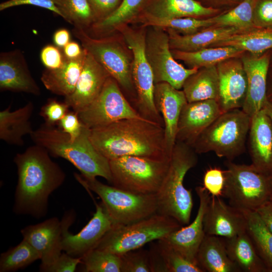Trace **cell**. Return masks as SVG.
<instances>
[{"label":"cell","mask_w":272,"mask_h":272,"mask_svg":"<svg viewBox=\"0 0 272 272\" xmlns=\"http://www.w3.org/2000/svg\"><path fill=\"white\" fill-rule=\"evenodd\" d=\"M78 114L82 123L90 129L126 118L146 119L131 106L117 81L111 76L98 96Z\"/></svg>","instance_id":"13"},{"label":"cell","mask_w":272,"mask_h":272,"mask_svg":"<svg viewBox=\"0 0 272 272\" xmlns=\"http://www.w3.org/2000/svg\"><path fill=\"white\" fill-rule=\"evenodd\" d=\"M24 5H30L53 12L64 19V16L52 0H8L0 4V11Z\"/></svg>","instance_id":"48"},{"label":"cell","mask_w":272,"mask_h":272,"mask_svg":"<svg viewBox=\"0 0 272 272\" xmlns=\"http://www.w3.org/2000/svg\"><path fill=\"white\" fill-rule=\"evenodd\" d=\"M270 69H269L268 75L270 76V87L269 91H267V99L270 97V98H272V66H270Z\"/></svg>","instance_id":"56"},{"label":"cell","mask_w":272,"mask_h":272,"mask_svg":"<svg viewBox=\"0 0 272 272\" xmlns=\"http://www.w3.org/2000/svg\"><path fill=\"white\" fill-rule=\"evenodd\" d=\"M156 244L162 258L166 272H203L195 262L187 259L172 247L162 241Z\"/></svg>","instance_id":"41"},{"label":"cell","mask_w":272,"mask_h":272,"mask_svg":"<svg viewBox=\"0 0 272 272\" xmlns=\"http://www.w3.org/2000/svg\"><path fill=\"white\" fill-rule=\"evenodd\" d=\"M165 30L169 35L171 50L186 52L212 47L233 34L243 32L234 27L214 26L189 35H182L171 29Z\"/></svg>","instance_id":"26"},{"label":"cell","mask_w":272,"mask_h":272,"mask_svg":"<svg viewBox=\"0 0 272 272\" xmlns=\"http://www.w3.org/2000/svg\"><path fill=\"white\" fill-rule=\"evenodd\" d=\"M196 261L204 271L239 272L229 257L222 238L205 235L197 253Z\"/></svg>","instance_id":"30"},{"label":"cell","mask_w":272,"mask_h":272,"mask_svg":"<svg viewBox=\"0 0 272 272\" xmlns=\"http://www.w3.org/2000/svg\"><path fill=\"white\" fill-rule=\"evenodd\" d=\"M146 29L143 26L135 29L125 25L116 31L121 33L132 53L131 75L139 113L146 119L164 126L163 118L154 102V76L146 53Z\"/></svg>","instance_id":"9"},{"label":"cell","mask_w":272,"mask_h":272,"mask_svg":"<svg viewBox=\"0 0 272 272\" xmlns=\"http://www.w3.org/2000/svg\"><path fill=\"white\" fill-rule=\"evenodd\" d=\"M40 257L37 251L25 240L1 254L0 271H15L29 265Z\"/></svg>","instance_id":"38"},{"label":"cell","mask_w":272,"mask_h":272,"mask_svg":"<svg viewBox=\"0 0 272 272\" xmlns=\"http://www.w3.org/2000/svg\"><path fill=\"white\" fill-rule=\"evenodd\" d=\"M271 50L259 55L242 56L247 79L246 98L242 109L250 117L261 110L267 99V82Z\"/></svg>","instance_id":"19"},{"label":"cell","mask_w":272,"mask_h":272,"mask_svg":"<svg viewBox=\"0 0 272 272\" xmlns=\"http://www.w3.org/2000/svg\"><path fill=\"white\" fill-rule=\"evenodd\" d=\"M90 130L85 125L80 135L72 141L60 128L44 123L34 130L30 137L35 145L45 149L50 155L71 163L83 177L93 179L100 176L111 184L109 160L93 146Z\"/></svg>","instance_id":"3"},{"label":"cell","mask_w":272,"mask_h":272,"mask_svg":"<svg viewBox=\"0 0 272 272\" xmlns=\"http://www.w3.org/2000/svg\"><path fill=\"white\" fill-rule=\"evenodd\" d=\"M253 23L257 28L272 29V0H256Z\"/></svg>","instance_id":"45"},{"label":"cell","mask_w":272,"mask_h":272,"mask_svg":"<svg viewBox=\"0 0 272 272\" xmlns=\"http://www.w3.org/2000/svg\"><path fill=\"white\" fill-rule=\"evenodd\" d=\"M169 160L135 156L110 160L111 184L137 194H156L166 174Z\"/></svg>","instance_id":"10"},{"label":"cell","mask_w":272,"mask_h":272,"mask_svg":"<svg viewBox=\"0 0 272 272\" xmlns=\"http://www.w3.org/2000/svg\"><path fill=\"white\" fill-rule=\"evenodd\" d=\"M73 32L83 48L104 67L119 86L131 93L135 91L131 75L132 55L118 39L111 37L92 38L78 27H75Z\"/></svg>","instance_id":"11"},{"label":"cell","mask_w":272,"mask_h":272,"mask_svg":"<svg viewBox=\"0 0 272 272\" xmlns=\"http://www.w3.org/2000/svg\"><path fill=\"white\" fill-rule=\"evenodd\" d=\"M96 149L109 160L126 156L169 160L162 125L147 119L126 118L90 129Z\"/></svg>","instance_id":"2"},{"label":"cell","mask_w":272,"mask_h":272,"mask_svg":"<svg viewBox=\"0 0 272 272\" xmlns=\"http://www.w3.org/2000/svg\"><path fill=\"white\" fill-rule=\"evenodd\" d=\"M225 180L224 170L218 167L210 168L204 174L203 187L211 195L221 197L223 195Z\"/></svg>","instance_id":"43"},{"label":"cell","mask_w":272,"mask_h":272,"mask_svg":"<svg viewBox=\"0 0 272 272\" xmlns=\"http://www.w3.org/2000/svg\"><path fill=\"white\" fill-rule=\"evenodd\" d=\"M213 17L207 19L186 17L160 19L139 15L133 23H139L141 26L146 27L152 26L171 29L182 35H189L214 26Z\"/></svg>","instance_id":"35"},{"label":"cell","mask_w":272,"mask_h":272,"mask_svg":"<svg viewBox=\"0 0 272 272\" xmlns=\"http://www.w3.org/2000/svg\"><path fill=\"white\" fill-rule=\"evenodd\" d=\"M182 89L187 102L209 99L218 101L219 83L216 65L198 69L186 79Z\"/></svg>","instance_id":"31"},{"label":"cell","mask_w":272,"mask_h":272,"mask_svg":"<svg viewBox=\"0 0 272 272\" xmlns=\"http://www.w3.org/2000/svg\"><path fill=\"white\" fill-rule=\"evenodd\" d=\"M175 59L183 61L188 68L199 69L217 65L227 59L241 57L245 51L233 46L210 47L195 51L171 50Z\"/></svg>","instance_id":"32"},{"label":"cell","mask_w":272,"mask_h":272,"mask_svg":"<svg viewBox=\"0 0 272 272\" xmlns=\"http://www.w3.org/2000/svg\"><path fill=\"white\" fill-rule=\"evenodd\" d=\"M58 124L59 128L66 133L72 141L80 135L85 126L81 121L78 113L74 111H68Z\"/></svg>","instance_id":"46"},{"label":"cell","mask_w":272,"mask_h":272,"mask_svg":"<svg viewBox=\"0 0 272 272\" xmlns=\"http://www.w3.org/2000/svg\"><path fill=\"white\" fill-rule=\"evenodd\" d=\"M195 191L199 198V206L194 220L161 240L187 259L197 263V253L206 235L203 218L211 195L203 186H197Z\"/></svg>","instance_id":"17"},{"label":"cell","mask_w":272,"mask_h":272,"mask_svg":"<svg viewBox=\"0 0 272 272\" xmlns=\"http://www.w3.org/2000/svg\"><path fill=\"white\" fill-rule=\"evenodd\" d=\"M208 7L229 10L238 4V0H197Z\"/></svg>","instance_id":"51"},{"label":"cell","mask_w":272,"mask_h":272,"mask_svg":"<svg viewBox=\"0 0 272 272\" xmlns=\"http://www.w3.org/2000/svg\"><path fill=\"white\" fill-rule=\"evenodd\" d=\"M271 187H272V175H271ZM272 190V189H271ZM271 202L272 203V192H271Z\"/></svg>","instance_id":"58"},{"label":"cell","mask_w":272,"mask_h":272,"mask_svg":"<svg viewBox=\"0 0 272 272\" xmlns=\"http://www.w3.org/2000/svg\"><path fill=\"white\" fill-rule=\"evenodd\" d=\"M242 1H243V0H238L239 3H240V2H242Z\"/></svg>","instance_id":"59"},{"label":"cell","mask_w":272,"mask_h":272,"mask_svg":"<svg viewBox=\"0 0 272 272\" xmlns=\"http://www.w3.org/2000/svg\"><path fill=\"white\" fill-rule=\"evenodd\" d=\"M225 165V184L222 196L241 212H256L271 202V175L253 165L227 160Z\"/></svg>","instance_id":"6"},{"label":"cell","mask_w":272,"mask_h":272,"mask_svg":"<svg viewBox=\"0 0 272 272\" xmlns=\"http://www.w3.org/2000/svg\"><path fill=\"white\" fill-rule=\"evenodd\" d=\"M110 76L104 67L86 50L83 66L75 89L65 97L64 102L78 113L98 96Z\"/></svg>","instance_id":"22"},{"label":"cell","mask_w":272,"mask_h":272,"mask_svg":"<svg viewBox=\"0 0 272 272\" xmlns=\"http://www.w3.org/2000/svg\"><path fill=\"white\" fill-rule=\"evenodd\" d=\"M120 256L121 272H153L149 250L140 248Z\"/></svg>","instance_id":"42"},{"label":"cell","mask_w":272,"mask_h":272,"mask_svg":"<svg viewBox=\"0 0 272 272\" xmlns=\"http://www.w3.org/2000/svg\"><path fill=\"white\" fill-rule=\"evenodd\" d=\"M145 48L155 84L165 82L180 90L186 79L198 69L186 68L176 61L170 48L168 34L162 28L147 27Z\"/></svg>","instance_id":"12"},{"label":"cell","mask_w":272,"mask_h":272,"mask_svg":"<svg viewBox=\"0 0 272 272\" xmlns=\"http://www.w3.org/2000/svg\"><path fill=\"white\" fill-rule=\"evenodd\" d=\"M256 212L258 213L263 223L272 233V203L269 202L259 208Z\"/></svg>","instance_id":"53"},{"label":"cell","mask_w":272,"mask_h":272,"mask_svg":"<svg viewBox=\"0 0 272 272\" xmlns=\"http://www.w3.org/2000/svg\"><path fill=\"white\" fill-rule=\"evenodd\" d=\"M34 110L33 103L29 102L24 106L14 111L10 106L0 112V139L10 145L23 146V137L31 135L34 131L30 117Z\"/></svg>","instance_id":"28"},{"label":"cell","mask_w":272,"mask_h":272,"mask_svg":"<svg viewBox=\"0 0 272 272\" xmlns=\"http://www.w3.org/2000/svg\"><path fill=\"white\" fill-rule=\"evenodd\" d=\"M81 263V258L73 257L64 252L44 272H74Z\"/></svg>","instance_id":"49"},{"label":"cell","mask_w":272,"mask_h":272,"mask_svg":"<svg viewBox=\"0 0 272 272\" xmlns=\"http://www.w3.org/2000/svg\"><path fill=\"white\" fill-rule=\"evenodd\" d=\"M96 211L91 219L78 233L69 231L74 221V214H65L62 222V251L77 258H82L95 249L104 235L111 228L113 223L101 202H95Z\"/></svg>","instance_id":"14"},{"label":"cell","mask_w":272,"mask_h":272,"mask_svg":"<svg viewBox=\"0 0 272 272\" xmlns=\"http://www.w3.org/2000/svg\"><path fill=\"white\" fill-rule=\"evenodd\" d=\"M205 234L229 238L247 230L244 213L221 197L211 196L203 218Z\"/></svg>","instance_id":"20"},{"label":"cell","mask_w":272,"mask_h":272,"mask_svg":"<svg viewBox=\"0 0 272 272\" xmlns=\"http://www.w3.org/2000/svg\"><path fill=\"white\" fill-rule=\"evenodd\" d=\"M248 134L252 165L272 175V122L263 109L251 118Z\"/></svg>","instance_id":"24"},{"label":"cell","mask_w":272,"mask_h":272,"mask_svg":"<svg viewBox=\"0 0 272 272\" xmlns=\"http://www.w3.org/2000/svg\"><path fill=\"white\" fill-rule=\"evenodd\" d=\"M63 54L68 59H76L81 57L84 53L80 45L76 42H70L63 48Z\"/></svg>","instance_id":"52"},{"label":"cell","mask_w":272,"mask_h":272,"mask_svg":"<svg viewBox=\"0 0 272 272\" xmlns=\"http://www.w3.org/2000/svg\"><path fill=\"white\" fill-rule=\"evenodd\" d=\"M182 226L172 217L156 213L129 224L113 225L95 248L121 255L161 239Z\"/></svg>","instance_id":"8"},{"label":"cell","mask_w":272,"mask_h":272,"mask_svg":"<svg viewBox=\"0 0 272 272\" xmlns=\"http://www.w3.org/2000/svg\"><path fill=\"white\" fill-rule=\"evenodd\" d=\"M86 272H121L120 255L103 250L95 248L81 258Z\"/></svg>","instance_id":"40"},{"label":"cell","mask_w":272,"mask_h":272,"mask_svg":"<svg viewBox=\"0 0 272 272\" xmlns=\"http://www.w3.org/2000/svg\"><path fill=\"white\" fill-rule=\"evenodd\" d=\"M40 58L47 69L54 70L60 67L63 64L65 56L58 47L47 45L42 48Z\"/></svg>","instance_id":"47"},{"label":"cell","mask_w":272,"mask_h":272,"mask_svg":"<svg viewBox=\"0 0 272 272\" xmlns=\"http://www.w3.org/2000/svg\"><path fill=\"white\" fill-rule=\"evenodd\" d=\"M219 83L218 102L223 112L242 109L246 98L247 79L241 57L232 58L216 65Z\"/></svg>","instance_id":"15"},{"label":"cell","mask_w":272,"mask_h":272,"mask_svg":"<svg viewBox=\"0 0 272 272\" xmlns=\"http://www.w3.org/2000/svg\"><path fill=\"white\" fill-rule=\"evenodd\" d=\"M0 89L38 96L40 89L32 77L21 53L3 52L0 56Z\"/></svg>","instance_id":"23"},{"label":"cell","mask_w":272,"mask_h":272,"mask_svg":"<svg viewBox=\"0 0 272 272\" xmlns=\"http://www.w3.org/2000/svg\"><path fill=\"white\" fill-rule=\"evenodd\" d=\"M251 121L242 109L223 112L199 135L192 147L197 154L213 152L232 161L245 151Z\"/></svg>","instance_id":"5"},{"label":"cell","mask_w":272,"mask_h":272,"mask_svg":"<svg viewBox=\"0 0 272 272\" xmlns=\"http://www.w3.org/2000/svg\"><path fill=\"white\" fill-rule=\"evenodd\" d=\"M97 21L108 16L119 6L122 0H88ZM96 21V22H97Z\"/></svg>","instance_id":"50"},{"label":"cell","mask_w":272,"mask_h":272,"mask_svg":"<svg viewBox=\"0 0 272 272\" xmlns=\"http://www.w3.org/2000/svg\"><path fill=\"white\" fill-rule=\"evenodd\" d=\"M21 233L23 239L39 253L40 271L44 272L61 254L62 222L56 217L27 226L21 230Z\"/></svg>","instance_id":"16"},{"label":"cell","mask_w":272,"mask_h":272,"mask_svg":"<svg viewBox=\"0 0 272 272\" xmlns=\"http://www.w3.org/2000/svg\"><path fill=\"white\" fill-rule=\"evenodd\" d=\"M70 33L65 29L56 31L53 35V41L58 47L63 48L70 40Z\"/></svg>","instance_id":"54"},{"label":"cell","mask_w":272,"mask_h":272,"mask_svg":"<svg viewBox=\"0 0 272 272\" xmlns=\"http://www.w3.org/2000/svg\"><path fill=\"white\" fill-rule=\"evenodd\" d=\"M147 0H122L118 8L104 19L92 25L99 32L116 30L118 27L133 23L143 11Z\"/></svg>","instance_id":"36"},{"label":"cell","mask_w":272,"mask_h":272,"mask_svg":"<svg viewBox=\"0 0 272 272\" xmlns=\"http://www.w3.org/2000/svg\"><path fill=\"white\" fill-rule=\"evenodd\" d=\"M197 154L191 146L176 142L166 174L156 193L158 213L172 217L182 226L189 223L193 206L191 190L184 187V179L196 165Z\"/></svg>","instance_id":"4"},{"label":"cell","mask_w":272,"mask_h":272,"mask_svg":"<svg viewBox=\"0 0 272 272\" xmlns=\"http://www.w3.org/2000/svg\"><path fill=\"white\" fill-rule=\"evenodd\" d=\"M61 11L64 19L75 27L84 29L97 21L88 0H52Z\"/></svg>","instance_id":"39"},{"label":"cell","mask_w":272,"mask_h":272,"mask_svg":"<svg viewBox=\"0 0 272 272\" xmlns=\"http://www.w3.org/2000/svg\"><path fill=\"white\" fill-rule=\"evenodd\" d=\"M272 122V102L267 100L262 108Z\"/></svg>","instance_id":"55"},{"label":"cell","mask_w":272,"mask_h":272,"mask_svg":"<svg viewBox=\"0 0 272 272\" xmlns=\"http://www.w3.org/2000/svg\"><path fill=\"white\" fill-rule=\"evenodd\" d=\"M256 0H243L234 7L213 17L214 27H231L241 31L256 28L253 11Z\"/></svg>","instance_id":"37"},{"label":"cell","mask_w":272,"mask_h":272,"mask_svg":"<svg viewBox=\"0 0 272 272\" xmlns=\"http://www.w3.org/2000/svg\"><path fill=\"white\" fill-rule=\"evenodd\" d=\"M226 10L206 7L197 0H147L139 15L160 19L186 17L207 19Z\"/></svg>","instance_id":"25"},{"label":"cell","mask_w":272,"mask_h":272,"mask_svg":"<svg viewBox=\"0 0 272 272\" xmlns=\"http://www.w3.org/2000/svg\"><path fill=\"white\" fill-rule=\"evenodd\" d=\"M18 182L13 210L40 218L47 214L49 195L63 183L65 174L49 152L35 145L14 158Z\"/></svg>","instance_id":"1"},{"label":"cell","mask_w":272,"mask_h":272,"mask_svg":"<svg viewBox=\"0 0 272 272\" xmlns=\"http://www.w3.org/2000/svg\"><path fill=\"white\" fill-rule=\"evenodd\" d=\"M272 66V50H271V58H270V65Z\"/></svg>","instance_id":"57"},{"label":"cell","mask_w":272,"mask_h":272,"mask_svg":"<svg viewBox=\"0 0 272 272\" xmlns=\"http://www.w3.org/2000/svg\"><path fill=\"white\" fill-rule=\"evenodd\" d=\"M76 180L101 199L113 225L129 224L158 213L156 194H140L104 184L75 173Z\"/></svg>","instance_id":"7"},{"label":"cell","mask_w":272,"mask_h":272,"mask_svg":"<svg viewBox=\"0 0 272 272\" xmlns=\"http://www.w3.org/2000/svg\"><path fill=\"white\" fill-rule=\"evenodd\" d=\"M223 239L229 257L240 271H268L247 230L235 236Z\"/></svg>","instance_id":"29"},{"label":"cell","mask_w":272,"mask_h":272,"mask_svg":"<svg viewBox=\"0 0 272 272\" xmlns=\"http://www.w3.org/2000/svg\"><path fill=\"white\" fill-rule=\"evenodd\" d=\"M69 108L64 102L61 103L50 99L42 107L40 114L44 118L45 124L54 126L67 113Z\"/></svg>","instance_id":"44"},{"label":"cell","mask_w":272,"mask_h":272,"mask_svg":"<svg viewBox=\"0 0 272 272\" xmlns=\"http://www.w3.org/2000/svg\"><path fill=\"white\" fill-rule=\"evenodd\" d=\"M233 46L253 55L272 50V29L255 28L233 34L212 47Z\"/></svg>","instance_id":"33"},{"label":"cell","mask_w":272,"mask_h":272,"mask_svg":"<svg viewBox=\"0 0 272 272\" xmlns=\"http://www.w3.org/2000/svg\"><path fill=\"white\" fill-rule=\"evenodd\" d=\"M154 99L163 120L165 150L170 158L176 142L180 114L187 101L183 90L165 82L155 84Z\"/></svg>","instance_id":"18"},{"label":"cell","mask_w":272,"mask_h":272,"mask_svg":"<svg viewBox=\"0 0 272 272\" xmlns=\"http://www.w3.org/2000/svg\"><path fill=\"white\" fill-rule=\"evenodd\" d=\"M222 113L215 99L187 102L180 114L176 142L192 147L199 135Z\"/></svg>","instance_id":"21"},{"label":"cell","mask_w":272,"mask_h":272,"mask_svg":"<svg viewBox=\"0 0 272 272\" xmlns=\"http://www.w3.org/2000/svg\"><path fill=\"white\" fill-rule=\"evenodd\" d=\"M86 50L80 57L68 59L65 57L63 64L54 70L47 69L41 75V81L48 90L65 97L72 93L81 73Z\"/></svg>","instance_id":"27"},{"label":"cell","mask_w":272,"mask_h":272,"mask_svg":"<svg viewBox=\"0 0 272 272\" xmlns=\"http://www.w3.org/2000/svg\"><path fill=\"white\" fill-rule=\"evenodd\" d=\"M246 218L247 231L257 253L268 271H272V233L256 212H242Z\"/></svg>","instance_id":"34"}]
</instances>
